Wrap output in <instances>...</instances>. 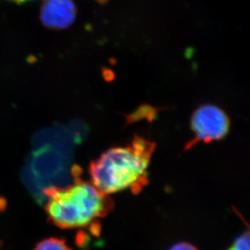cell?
<instances>
[{"label": "cell", "mask_w": 250, "mask_h": 250, "mask_svg": "<svg viewBox=\"0 0 250 250\" xmlns=\"http://www.w3.org/2000/svg\"><path fill=\"white\" fill-rule=\"evenodd\" d=\"M154 150V143L138 136L127 146L107 150L90 165L92 184L106 195L125 189L138 193L146 185Z\"/></svg>", "instance_id": "1"}, {"label": "cell", "mask_w": 250, "mask_h": 250, "mask_svg": "<svg viewBox=\"0 0 250 250\" xmlns=\"http://www.w3.org/2000/svg\"><path fill=\"white\" fill-rule=\"evenodd\" d=\"M45 210L50 222L61 229H79L92 225L111 210L109 195L100 191L92 182L77 179L65 188L45 189Z\"/></svg>", "instance_id": "2"}, {"label": "cell", "mask_w": 250, "mask_h": 250, "mask_svg": "<svg viewBox=\"0 0 250 250\" xmlns=\"http://www.w3.org/2000/svg\"><path fill=\"white\" fill-rule=\"evenodd\" d=\"M229 129V116L214 104H203L192 115L191 130L196 142L218 141L228 135Z\"/></svg>", "instance_id": "3"}, {"label": "cell", "mask_w": 250, "mask_h": 250, "mask_svg": "<svg viewBox=\"0 0 250 250\" xmlns=\"http://www.w3.org/2000/svg\"><path fill=\"white\" fill-rule=\"evenodd\" d=\"M76 7L72 0H44L40 10L43 25L50 29L62 30L73 24Z\"/></svg>", "instance_id": "4"}, {"label": "cell", "mask_w": 250, "mask_h": 250, "mask_svg": "<svg viewBox=\"0 0 250 250\" xmlns=\"http://www.w3.org/2000/svg\"><path fill=\"white\" fill-rule=\"evenodd\" d=\"M34 250H72L64 240L62 239L51 238L45 239L36 246Z\"/></svg>", "instance_id": "5"}, {"label": "cell", "mask_w": 250, "mask_h": 250, "mask_svg": "<svg viewBox=\"0 0 250 250\" xmlns=\"http://www.w3.org/2000/svg\"><path fill=\"white\" fill-rule=\"evenodd\" d=\"M229 250H250V235L249 232L241 235L236 239Z\"/></svg>", "instance_id": "6"}, {"label": "cell", "mask_w": 250, "mask_h": 250, "mask_svg": "<svg viewBox=\"0 0 250 250\" xmlns=\"http://www.w3.org/2000/svg\"><path fill=\"white\" fill-rule=\"evenodd\" d=\"M168 250H198V249L191 244L182 242V243L176 244Z\"/></svg>", "instance_id": "7"}, {"label": "cell", "mask_w": 250, "mask_h": 250, "mask_svg": "<svg viewBox=\"0 0 250 250\" xmlns=\"http://www.w3.org/2000/svg\"><path fill=\"white\" fill-rule=\"evenodd\" d=\"M11 2H16V3H18V4H21V3H23V2H26L28 1H32V0H9Z\"/></svg>", "instance_id": "8"}, {"label": "cell", "mask_w": 250, "mask_h": 250, "mask_svg": "<svg viewBox=\"0 0 250 250\" xmlns=\"http://www.w3.org/2000/svg\"><path fill=\"white\" fill-rule=\"evenodd\" d=\"M97 1L100 2V3H104V2H106L108 0H97Z\"/></svg>", "instance_id": "9"}]
</instances>
